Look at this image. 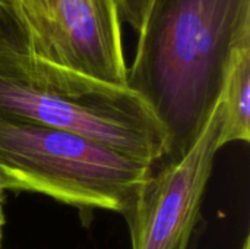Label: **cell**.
Returning a JSON list of instances; mask_svg holds the SVG:
<instances>
[{"mask_svg": "<svg viewBox=\"0 0 250 249\" xmlns=\"http://www.w3.org/2000/svg\"><path fill=\"white\" fill-rule=\"evenodd\" d=\"M127 87L161 125L166 161L185 156L212 114L236 45L250 35V0H151Z\"/></svg>", "mask_w": 250, "mask_h": 249, "instance_id": "obj_1", "label": "cell"}, {"mask_svg": "<svg viewBox=\"0 0 250 249\" xmlns=\"http://www.w3.org/2000/svg\"><path fill=\"white\" fill-rule=\"evenodd\" d=\"M0 120L63 129L154 166L167 150L157 117L127 85L107 84L31 53L0 51Z\"/></svg>", "mask_w": 250, "mask_h": 249, "instance_id": "obj_2", "label": "cell"}, {"mask_svg": "<svg viewBox=\"0 0 250 249\" xmlns=\"http://www.w3.org/2000/svg\"><path fill=\"white\" fill-rule=\"evenodd\" d=\"M154 164L63 129L0 120V191L125 216Z\"/></svg>", "mask_w": 250, "mask_h": 249, "instance_id": "obj_3", "label": "cell"}, {"mask_svg": "<svg viewBox=\"0 0 250 249\" xmlns=\"http://www.w3.org/2000/svg\"><path fill=\"white\" fill-rule=\"evenodd\" d=\"M28 53L113 85H127L117 0H4Z\"/></svg>", "mask_w": 250, "mask_h": 249, "instance_id": "obj_4", "label": "cell"}, {"mask_svg": "<svg viewBox=\"0 0 250 249\" xmlns=\"http://www.w3.org/2000/svg\"><path fill=\"white\" fill-rule=\"evenodd\" d=\"M221 106L217 103L185 156L151 172L123 216L132 249H188L220 151Z\"/></svg>", "mask_w": 250, "mask_h": 249, "instance_id": "obj_5", "label": "cell"}, {"mask_svg": "<svg viewBox=\"0 0 250 249\" xmlns=\"http://www.w3.org/2000/svg\"><path fill=\"white\" fill-rule=\"evenodd\" d=\"M218 103L221 106L220 150L231 142H249L250 35L245 37L233 51Z\"/></svg>", "mask_w": 250, "mask_h": 249, "instance_id": "obj_6", "label": "cell"}, {"mask_svg": "<svg viewBox=\"0 0 250 249\" xmlns=\"http://www.w3.org/2000/svg\"><path fill=\"white\" fill-rule=\"evenodd\" d=\"M0 51L28 53L26 37L4 0H0Z\"/></svg>", "mask_w": 250, "mask_h": 249, "instance_id": "obj_7", "label": "cell"}, {"mask_svg": "<svg viewBox=\"0 0 250 249\" xmlns=\"http://www.w3.org/2000/svg\"><path fill=\"white\" fill-rule=\"evenodd\" d=\"M117 3L120 18L139 32L148 13L151 0H117Z\"/></svg>", "mask_w": 250, "mask_h": 249, "instance_id": "obj_8", "label": "cell"}, {"mask_svg": "<svg viewBox=\"0 0 250 249\" xmlns=\"http://www.w3.org/2000/svg\"><path fill=\"white\" fill-rule=\"evenodd\" d=\"M242 249H250V244H249V236L245 239V242H243V247H242Z\"/></svg>", "mask_w": 250, "mask_h": 249, "instance_id": "obj_9", "label": "cell"}, {"mask_svg": "<svg viewBox=\"0 0 250 249\" xmlns=\"http://www.w3.org/2000/svg\"><path fill=\"white\" fill-rule=\"evenodd\" d=\"M1 222L3 220H1V213H0V238H1Z\"/></svg>", "mask_w": 250, "mask_h": 249, "instance_id": "obj_10", "label": "cell"}]
</instances>
